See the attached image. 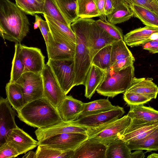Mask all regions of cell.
<instances>
[{"label":"cell","instance_id":"obj_1","mask_svg":"<svg viewBox=\"0 0 158 158\" xmlns=\"http://www.w3.org/2000/svg\"><path fill=\"white\" fill-rule=\"evenodd\" d=\"M71 27L76 37V48L73 58L74 85H84L92 65L90 54L91 43L89 38L88 18H79L71 23Z\"/></svg>","mask_w":158,"mask_h":158},{"label":"cell","instance_id":"obj_2","mask_svg":"<svg viewBox=\"0 0 158 158\" xmlns=\"http://www.w3.org/2000/svg\"><path fill=\"white\" fill-rule=\"evenodd\" d=\"M25 13L9 0H0V35L4 40L19 43L29 30Z\"/></svg>","mask_w":158,"mask_h":158},{"label":"cell","instance_id":"obj_3","mask_svg":"<svg viewBox=\"0 0 158 158\" xmlns=\"http://www.w3.org/2000/svg\"><path fill=\"white\" fill-rule=\"evenodd\" d=\"M17 112L21 121L37 128L50 127L62 121L57 108L44 97L27 103Z\"/></svg>","mask_w":158,"mask_h":158},{"label":"cell","instance_id":"obj_4","mask_svg":"<svg viewBox=\"0 0 158 158\" xmlns=\"http://www.w3.org/2000/svg\"><path fill=\"white\" fill-rule=\"evenodd\" d=\"M106 70L104 80L96 90L98 94L113 98L127 90L134 77L133 65L117 72L110 67Z\"/></svg>","mask_w":158,"mask_h":158},{"label":"cell","instance_id":"obj_5","mask_svg":"<svg viewBox=\"0 0 158 158\" xmlns=\"http://www.w3.org/2000/svg\"><path fill=\"white\" fill-rule=\"evenodd\" d=\"M131 118L127 115L113 122L93 128H88V138H92L106 145L121 139L130 125Z\"/></svg>","mask_w":158,"mask_h":158},{"label":"cell","instance_id":"obj_6","mask_svg":"<svg viewBox=\"0 0 158 158\" xmlns=\"http://www.w3.org/2000/svg\"><path fill=\"white\" fill-rule=\"evenodd\" d=\"M76 44L62 35L50 30L47 48L48 59L65 60L73 59Z\"/></svg>","mask_w":158,"mask_h":158},{"label":"cell","instance_id":"obj_7","mask_svg":"<svg viewBox=\"0 0 158 158\" xmlns=\"http://www.w3.org/2000/svg\"><path fill=\"white\" fill-rule=\"evenodd\" d=\"M15 83L23 91L25 105L44 97L43 81L41 73L25 72Z\"/></svg>","mask_w":158,"mask_h":158},{"label":"cell","instance_id":"obj_8","mask_svg":"<svg viewBox=\"0 0 158 158\" xmlns=\"http://www.w3.org/2000/svg\"><path fill=\"white\" fill-rule=\"evenodd\" d=\"M88 138V135L86 134L63 133L55 135L39 142V145L63 152H69L74 151Z\"/></svg>","mask_w":158,"mask_h":158},{"label":"cell","instance_id":"obj_9","mask_svg":"<svg viewBox=\"0 0 158 158\" xmlns=\"http://www.w3.org/2000/svg\"><path fill=\"white\" fill-rule=\"evenodd\" d=\"M47 63L51 68L62 90L67 95L74 86L73 59L65 60L49 59Z\"/></svg>","mask_w":158,"mask_h":158},{"label":"cell","instance_id":"obj_10","mask_svg":"<svg viewBox=\"0 0 158 158\" xmlns=\"http://www.w3.org/2000/svg\"><path fill=\"white\" fill-rule=\"evenodd\" d=\"M41 74L44 97L57 108L67 95L62 90L51 68L47 63L45 64Z\"/></svg>","mask_w":158,"mask_h":158},{"label":"cell","instance_id":"obj_11","mask_svg":"<svg viewBox=\"0 0 158 158\" xmlns=\"http://www.w3.org/2000/svg\"><path fill=\"white\" fill-rule=\"evenodd\" d=\"M125 113L123 108L117 106L109 111L81 116L71 122L87 128L95 127L116 120L121 118Z\"/></svg>","mask_w":158,"mask_h":158},{"label":"cell","instance_id":"obj_12","mask_svg":"<svg viewBox=\"0 0 158 158\" xmlns=\"http://www.w3.org/2000/svg\"><path fill=\"white\" fill-rule=\"evenodd\" d=\"M130 107L127 115L131 118V121L123 134L143 124L158 122V111L153 108L143 104L131 105Z\"/></svg>","mask_w":158,"mask_h":158},{"label":"cell","instance_id":"obj_13","mask_svg":"<svg viewBox=\"0 0 158 158\" xmlns=\"http://www.w3.org/2000/svg\"><path fill=\"white\" fill-rule=\"evenodd\" d=\"M89 38L91 43L90 54L92 59L95 54L101 49L111 45L118 40L109 34L96 23L95 20L88 18Z\"/></svg>","mask_w":158,"mask_h":158},{"label":"cell","instance_id":"obj_14","mask_svg":"<svg viewBox=\"0 0 158 158\" xmlns=\"http://www.w3.org/2000/svg\"><path fill=\"white\" fill-rule=\"evenodd\" d=\"M15 113L7 99L1 97L0 100V146L6 142L11 131L17 127Z\"/></svg>","mask_w":158,"mask_h":158},{"label":"cell","instance_id":"obj_15","mask_svg":"<svg viewBox=\"0 0 158 158\" xmlns=\"http://www.w3.org/2000/svg\"><path fill=\"white\" fill-rule=\"evenodd\" d=\"M21 54L24 72L41 73L45 64V57L40 49L22 45Z\"/></svg>","mask_w":158,"mask_h":158},{"label":"cell","instance_id":"obj_16","mask_svg":"<svg viewBox=\"0 0 158 158\" xmlns=\"http://www.w3.org/2000/svg\"><path fill=\"white\" fill-rule=\"evenodd\" d=\"M6 142L16 149L19 155L26 154L39 145V141L18 127L9 133Z\"/></svg>","mask_w":158,"mask_h":158},{"label":"cell","instance_id":"obj_17","mask_svg":"<svg viewBox=\"0 0 158 158\" xmlns=\"http://www.w3.org/2000/svg\"><path fill=\"white\" fill-rule=\"evenodd\" d=\"M87 128L63 121L48 127L38 128L35 131L36 139L40 141L55 135L63 133H79L86 134Z\"/></svg>","mask_w":158,"mask_h":158},{"label":"cell","instance_id":"obj_18","mask_svg":"<svg viewBox=\"0 0 158 158\" xmlns=\"http://www.w3.org/2000/svg\"><path fill=\"white\" fill-rule=\"evenodd\" d=\"M106 144L88 138L74 151L72 158H106Z\"/></svg>","mask_w":158,"mask_h":158},{"label":"cell","instance_id":"obj_19","mask_svg":"<svg viewBox=\"0 0 158 158\" xmlns=\"http://www.w3.org/2000/svg\"><path fill=\"white\" fill-rule=\"evenodd\" d=\"M158 38V28L146 26L131 31L124 35L123 40L131 47L142 45Z\"/></svg>","mask_w":158,"mask_h":158},{"label":"cell","instance_id":"obj_20","mask_svg":"<svg viewBox=\"0 0 158 158\" xmlns=\"http://www.w3.org/2000/svg\"><path fill=\"white\" fill-rule=\"evenodd\" d=\"M83 103L72 96L66 95L57 108L62 121L70 122L77 119L82 111Z\"/></svg>","mask_w":158,"mask_h":158},{"label":"cell","instance_id":"obj_21","mask_svg":"<svg viewBox=\"0 0 158 158\" xmlns=\"http://www.w3.org/2000/svg\"><path fill=\"white\" fill-rule=\"evenodd\" d=\"M127 91L139 94L151 99H156L158 87L150 79L134 77Z\"/></svg>","mask_w":158,"mask_h":158},{"label":"cell","instance_id":"obj_22","mask_svg":"<svg viewBox=\"0 0 158 158\" xmlns=\"http://www.w3.org/2000/svg\"><path fill=\"white\" fill-rule=\"evenodd\" d=\"M106 70L92 64L87 76L84 85L85 96L90 99L99 85L103 81Z\"/></svg>","mask_w":158,"mask_h":158},{"label":"cell","instance_id":"obj_23","mask_svg":"<svg viewBox=\"0 0 158 158\" xmlns=\"http://www.w3.org/2000/svg\"><path fill=\"white\" fill-rule=\"evenodd\" d=\"M126 143L131 151L139 149L148 151L158 150V127L145 137L137 141Z\"/></svg>","mask_w":158,"mask_h":158},{"label":"cell","instance_id":"obj_24","mask_svg":"<svg viewBox=\"0 0 158 158\" xmlns=\"http://www.w3.org/2000/svg\"><path fill=\"white\" fill-rule=\"evenodd\" d=\"M133 16V14L129 6L123 0H120L113 12L106 16L107 21L114 25L127 21Z\"/></svg>","mask_w":158,"mask_h":158},{"label":"cell","instance_id":"obj_25","mask_svg":"<svg viewBox=\"0 0 158 158\" xmlns=\"http://www.w3.org/2000/svg\"><path fill=\"white\" fill-rule=\"evenodd\" d=\"M6 98L13 107L18 111L25 105V101L23 91L15 83L9 82L5 87Z\"/></svg>","mask_w":158,"mask_h":158},{"label":"cell","instance_id":"obj_26","mask_svg":"<svg viewBox=\"0 0 158 158\" xmlns=\"http://www.w3.org/2000/svg\"><path fill=\"white\" fill-rule=\"evenodd\" d=\"M116 106L113 105L108 99H100L88 103H84L80 117L109 111Z\"/></svg>","mask_w":158,"mask_h":158},{"label":"cell","instance_id":"obj_27","mask_svg":"<svg viewBox=\"0 0 158 158\" xmlns=\"http://www.w3.org/2000/svg\"><path fill=\"white\" fill-rule=\"evenodd\" d=\"M131 153L126 142L119 139L107 145L106 158H130Z\"/></svg>","mask_w":158,"mask_h":158},{"label":"cell","instance_id":"obj_28","mask_svg":"<svg viewBox=\"0 0 158 158\" xmlns=\"http://www.w3.org/2000/svg\"><path fill=\"white\" fill-rule=\"evenodd\" d=\"M158 127V122L143 124L122 135L121 139L126 143L140 139L149 134Z\"/></svg>","mask_w":158,"mask_h":158},{"label":"cell","instance_id":"obj_29","mask_svg":"<svg viewBox=\"0 0 158 158\" xmlns=\"http://www.w3.org/2000/svg\"><path fill=\"white\" fill-rule=\"evenodd\" d=\"M133 16L139 19L146 26L158 28V16L150 10L140 6L129 5Z\"/></svg>","mask_w":158,"mask_h":158},{"label":"cell","instance_id":"obj_30","mask_svg":"<svg viewBox=\"0 0 158 158\" xmlns=\"http://www.w3.org/2000/svg\"><path fill=\"white\" fill-rule=\"evenodd\" d=\"M54 0L59 10L70 25L79 18L77 0Z\"/></svg>","mask_w":158,"mask_h":158},{"label":"cell","instance_id":"obj_31","mask_svg":"<svg viewBox=\"0 0 158 158\" xmlns=\"http://www.w3.org/2000/svg\"><path fill=\"white\" fill-rule=\"evenodd\" d=\"M21 45L20 43H15V52L9 81L10 83H15L24 72V66L21 54Z\"/></svg>","mask_w":158,"mask_h":158},{"label":"cell","instance_id":"obj_32","mask_svg":"<svg viewBox=\"0 0 158 158\" xmlns=\"http://www.w3.org/2000/svg\"><path fill=\"white\" fill-rule=\"evenodd\" d=\"M43 15L50 30L62 35L69 40L76 44V35L71 27L44 14Z\"/></svg>","mask_w":158,"mask_h":158},{"label":"cell","instance_id":"obj_33","mask_svg":"<svg viewBox=\"0 0 158 158\" xmlns=\"http://www.w3.org/2000/svg\"><path fill=\"white\" fill-rule=\"evenodd\" d=\"M16 4L26 14L35 16L44 13L45 0H15Z\"/></svg>","mask_w":158,"mask_h":158},{"label":"cell","instance_id":"obj_34","mask_svg":"<svg viewBox=\"0 0 158 158\" xmlns=\"http://www.w3.org/2000/svg\"><path fill=\"white\" fill-rule=\"evenodd\" d=\"M79 18H91L100 16L94 0H77Z\"/></svg>","mask_w":158,"mask_h":158},{"label":"cell","instance_id":"obj_35","mask_svg":"<svg viewBox=\"0 0 158 158\" xmlns=\"http://www.w3.org/2000/svg\"><path fill=\"white\" fill-rule=\"evenodd\" d=\"M35 152L36 158H72L74 151L63 152L39 145Z\"/></svg>","mask_w":158,"mask_h":158},{"label":"cell","instance_id":"obj_36","mask_svg":"<svg viewBox=\"0 0 158 158\" xmlns=\"http://www.w3.org/2000/svg\"><path fill=\"white\" fill-rule=\"evenodd\" d=\"M111 45L110 67L118 60L133 56L123 40H118Z\"/></svg>","mask_w":158,"mask_h":158},{"label":"cell","instance_id":"obj_37","mask_svg":"<svg viewBox=\"0 0 158 158\" xmlns=\"http://www.w3.org/2000/svg\"><path fill=\"white\" fill-rule=\"evenodd\" d=\"M112 45L105 47L99 50L92 60V64L106 70L110 67Z\"/></svg>","mask_w":158,"mask_h":158},{"label":"cell","instance_id":"obj_38","mask_svg":"<svg viewBox=\"0 0 158 158\" xmlns=\"http://www.w3.org/2000/svg\"><path fill=\"white\" fill-rule=\"evenodd\" d=\"M44 14L71 27V25L59 10L54 0H45Z\"/></svg>","mask_w":158,"mask_h":158},{"label":"cell","instance_id":"obj_39","mask_svg":"<svg viewBox=\"0 0 158 158\" xmlns=\"http://www.w3.org/2000/svg\"><path fill=\"white\" fill-rule=\"evenodd\" d=\"M97 24L109 34L117 40H123L124 35L122 29L115 25L100 19L95 20Z\"/></svg>","mask_w":158,"mask_h":158},{"label":"cell","instance_id":"obj_40","mask_svg":"<svg viewBox=\"0 0 158 158\" xmlns=\"http://www.w3.org/2000/svg\"><path fill=\"white\" fill-rule=\"evenodd\" d=\"M123 98L127 104L130 106L143 104L152 99L139 94L127 91L124 93Z\"/></svg>","mask_w":158,"mask_h":158},{"label":"cell","instance_id":"obj_41","mask_svg":"<svg viewBox=\"0 0 158 158\" xmlns=\"http://www.w3.org/2000/svg\"><path fill=\"white\" fill-rule=\"evenodd\" d=\"M129 5H133L143 7L158 16V2L157 0H123Z\"/></svg>","mask_w":158,"mask_h":158},{"label":"cell","instance_id":"obj_42","mask_svg":"<svg viewBox=\"0 0 158 158\" xmlns=\"http://www.w3.org/2000/svg\"><path fill=\"white\" fill-rule=\"evenodd\" d=\"M19 155L17 150L7 142L0 146V158H10Z\"/></svg>","mask_w":158,"mask_h":158},{"label":"cell","instance_id":"obj_43","mask_svg":"<svg viewBox=\"0 0 158 158\" xmlns=\"http://www.w3.org/2000/svg\"><path fill=\"white\" fill-rule=\"evenodd\" d=\"M135 59L133 56L118 60L110 67L114 72H117L133 65Z\"/></svg>","mask_w":158,"mask_h":158},{"label":"cell","instance_id":"obj_44","mask_svg":"<svg viewBox=\"0 0 158 158\" xmlns=\"http://www.w3.org/2000/svg\"><path fill=\"white\" fill-rule=\"evenodd\" d=\"M44 37L46 47L48 46V35L50 30L48 22L41 18L40 20V24L39 27Z\"/></svg>","mask_w":158,"mask_h":158},{"label":"cell","instance_id":"obj_45","mask_svg":"<svg viewBox=\"0 0 158 158\" xmlns=\"http://www.w3.org/2000/svg\"><path fill=\"white\" fill-rule=\"evenodd\" d=\"M143 49L152 53H158V38L142 45Z\"/></svg>","mask_w":158,"mask_h":158},{"label":"cell","instance_id":"obj_46","mask_svg":"<svg viewBox=\"0 0 158 158\" xmlns=\"http://www.w3.org/2000/svg\"><path fill=\"white\" fill-rule=\"evenodd\" d=\"M100 14L99 17L102 20L106 19L105 14L104 6L105 0H94Z\"/></svg>","mask_w":158,"mask_h":158},{"label":"cell","instance_id":"obj_47","mask_svg":"<svg viewBox=\"0 0 158 158\" xmlns=\"http://www.w3.org/2000/svg\"><path fill=\"white\" fill-rule=\"evenodd\" d=\"M118 2L114 0H105L104 10L106 16L111 14L113 12Z\"/></svg>","mask_w":158,"mask_h":158},{"label":"cell","instance_id":"obj_48","mask_svg":"<svg viewBox=\"0 0 158 158\" xmlns=\"http://www.w3.org/2000/svg\"><path fill=\"white\" fill-rule=\"evenodd\" d=\"M139 149L131 153L130 158H143L145 157L144 154L142 150Z\"/></svg>","mask_w":158,"mask_h":158},{"label":"cell","instance_id":"obj_49","mask_svg":"<svg viewBox=\"0 0 158 158\" xmlns=\"http://www.w3.org/2000/svg\"><path fill=\"white\" fill-rule=\"evenodd\" d=\"M35 21L34 23V29H36L39 27L41 18L37 14H35Z\"/></svg>","mask_w":158,"mask_h":158},{"label":"cell","instance_id":"obj_50","mask_svg":"<svg viewBox=\"0 0 158 158\" xmlns=\"http://www.w3.org/2000/svg\"><path fill=\"white\" fill-rule=\"evenodd\" d=\"M23 158H36L35 152L32 151H28L23 156Z\"/></svg>","mask_w":158,"mask_h":158},{"label":"cell","instance_id":"obj_51","mask_svg":"<svg viewBox=\"0 0 158 158\" xmlns=\"http://www.w3.org/2000/svg\"><path fill=\"white\" fill-rule=\"evenodd\" d=\"M148 158H158V154L153 153L149 155Z\"/></svg>","mask_w":158,"mask_h":158},{"label":"cell","instance_id":"obj_52","mask_svg":"<svg viewBox=\"0 0 158 158\" xmlns=\"http://www.w3.org/2000/svg\"><path fill=\"white\" fill-rule=\"evenodd\" d=\"M115 2H118L120 0H114Z\"/></svg>","mask_w":158,"mask_h":158},{"label":"cell","instance_id":"obj_53","mask_svg":"<svg viewBox=\"0 0 158 158\" xmlns=\"http://www.w3.org/2000/svg\"><path fill=\"white\" fill-rule=\"evenodd\" d=\"M157 2H158V0H157Z\"/></svg>","mask_w":158,"mask_h":158}]
</instances>
